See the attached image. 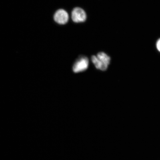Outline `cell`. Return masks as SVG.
I'll use <instances>...</instances> for the list:
<instances>
[{"mask_svg":"<svg viewBox=\"0 0 160 160\" xmlns=\"http://www.w3.org/2000/svg\"><path fill=\"white\" fill-rule=\"evenodd\" d=\"M53 18L55 22L58 24L64 25L68 21L69 15L65 10L59 9L56 12Z\"/></svg>","mask_w":160,"mask_h":160,"instance_id":"cell-3","label":"cell"},{"mask_svg":"<svg viewBox=\"0 0 160 160\" xmlns=\"http://www.w3.org/2000/svg\"><path fill=\"white\" fill-rule=\"evenodd\" d=\"M157 45L158 49L160 52V39L158 41Z\"/></svg>","mask_w":160,"mask_h":160,"instance_id":"cell-6","label":"cell"},{"mask_svg":"<svg viewBox=\"0 0 160 160\" xmlns=\"http://www.w3.org/2000/svg\"><path fill=\"white\" fill-rule=\"evenodd\" d=\"M72 18L74 22H83L87 19V15L82 9L77 7L72 11Z\"/></svg>","mask_w":160,"mask_h":160,"instance_id":"cell-2","label":"cell"},{"mask_svg":"<svg viewBox=\"0 0 160 160\" xmlns=\"http://www.w3.org/2000/svg\"><path fill=\"white\" fill-rule=\"evenodd\" d=\"M89 61L88 58L84 56L80 57L76 61L73 67V71L78 73L86 71L88 68Z\"/></svg>","mask_w":160,"mask_h":160,"instance_id":"cell-1","label":"cell"},{"mask_svg":"<svg viewBox=\"0 0 160 160\" xmlns=\"http://www.w3.org/2000/svg\"><path fill=\"white\" fill-rule=\"evenodd\" d=\"M92 61L94 65L96 68L102 71H105L108 68L101 62L98 58L97 56H92L91 58Z\"/></svg>","mask_w":160,"mask_h":160,"instance_id":"cell-5","label":"cell"},{"mask_svg":"<svg viewBox=\"0 0 160 160\" xmlns=\"http://www.w3.org/2000/svg\"><path fill=\"white\" fill-rule=\"evenodd\" d=\"M97 57L105 67L108 68L111 61V58L109 56L103 52H100L98 53Z\"/></svg>","mask_w":160,"mask_h":160,"instance_id":"cell-4","label":"cell"}]
</instances>
